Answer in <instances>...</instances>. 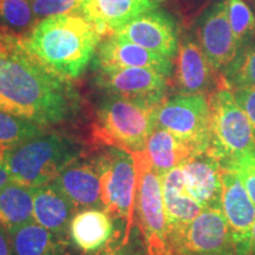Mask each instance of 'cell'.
<instances>
[{
  "instance_id": "1",
  "label": "cell",
  "mask_w": 255,
  "mask_h": 255,
  "mask_svg": "<svg viewBox=\"0 0 255 255\" xmlns=\"http://www.w3.org/2000/svg\"><path fill=\"white\" fill-rule=\"evenodd\" d=\"M77 104L70 81L47 69L24 36L0 27V110L49 127L71 119Z\"/></svg>"
},
{
  "instance_id": "2",
  "label": "cell",
  "mask_w": 255,
  "mask_h": 255,
  "mask_svg": "<svg viewBox=\"0 0 255 255\" xmlns=\"http://www.w3.org/2000/svg\"><path fill=\"white\" fill-rule=\"evenodd\" d=\"M102 32L82 13L41 19L25 34L28 49L47 69L66 81L81 77L95 58Z\"/></svg>"
},
{
  "instance_id": "3",
  "label": "cell",
  "mask_w": 255,
  "mask_h": 255,
  "mask_svg": "<svg viewBox=\"0 0 255 255\" xmlns=\"http://www.w3.org/2000/svg\"><path fill=\"white\" fill-rule=\"evenodd\" d=\"M81 149L70 137L46 130L5 150L2 161L12 181L37 188L52 182L64 168L77 161Z\"/></svg>"
},
{
  "instance_id": "4",
  "label": "cell",
  "mask_w": 255,
  "mask_h": 255,
  "mask_svg": "<svg viewBox=\"0 0 255 255\" xmlns=\"http://www.w3.org/2000/svg\"><path fill=\"white\" fill-rule=\"evenodd\" d=\"M159 104L108 95L96 115L95 138L129 152L143 151L156 126Z\"/></svg>"
},
{
  "instance_id": "5",
  "label": "cell",
  "mask_w": 255,
  "mask_h": 255,
  "mask_svg": "<svg viewBox=\"0 0 255 255\" xmlns=\"http://www.w3.org/2000/svg\"><path fill=\"white\" fill-rule=\"evenodd\" d=\"M210 139L207 154L220 164L255 148V133L250 120L235 101L223 79L208 96Z\"/></svg>"
},
{
  "instance_id": "6",
  "label": "cell",
  "mask_w": 255,
  "mask_h": 255,
  "mask_svg": "<svg viewBox=\"0 0 255 255\" xmlns=\"http://www.w3.org/2000/svg\"><path fill=\"white\" fill-rule=\"evenodd\" d=\"M131 154L137 169L135 215L142 235L144 255H173L161 176L152 168L144 150Z\"/></svg>"
},
{
  "instance_id": "7",
  "label": "cell",
  "mask_w": 255,
  "mask_h": 255,
  "mask_svg": "<svg viewBox=\"0 0 255 255\" xmlns=\"http://www.w3.org/2000/svg\"><path fill=\"white\" fill-rule=\"evenodd\" d=\"M101 175L103 209L113 216L126 221L122 242L131 238L135 218L137 188L136 162L131 152L110 146L95 159Z\"/></svg>"
},
{
  "instance_id": "8",
  "label": "cell",
  "mask_w": 255,
  "mask_h": 255,
  "mask_svg": "<svg viewBox=\"0 0 255 255\" xmlns=\"http://www.w3.org/2000/svg\"><path fill=\"white\" fill-rule=\"evenodd\" d=\"M156 126L187 143L196 155L206 152L210 139L208 97L202 94H178L164 98L156 111Z\"/></svg>"
},
{
  "instance_id": "9",
  "label": "cell",
  "mask_w": 255,
  "mask_h": 255,
  "mask_svg": "<svg viewBox=\"0 0 255 255\" xmlns=\"http://www.w3.org/2000/svg\"><path fill=\"white\" fill-rule=\"evenodd\" d=\"M169 240L173 255H237L231 229L219 208L203 209Z\"/></svg>"
},
{
  "instance_id": "10",
  "label": "cell",
  "mask_w": 255,
  "mask_h": 255,
  "mask_svg": "<svg viewBox=\"0 0 255 255\" xmlns=\"http://www.w3.org/2000/svg\"><path fill=\"white\" fill-rule=\"evenodd\" d=\"M195 37L215 72H223L237 58L241 46L229 23L226 0H214L195 24Z\"/></svg>"
},
{
  "instance_id": "11",
  "label": "cell",
  "mask_w": 255,
  "mask_h": 255,
  "mask_svg": "<svg viewBox=\"0 0 255 255\" xmlns=\"http://www.w3.org/2000/svg\"><path fill=\"white\" fill-rule=\"evenodd\" d=\"M96 83L108 95L161 103L168 88V77L152 69L122 68L97 70Z\"/></svg>"
},
{
  "instance_id": "12",
  "label": "cell",
  "mask_w": 255,
  "mask_h": 255,
  "mask_svg": "<svg viewBox=\"0 0 255 255\" xmlns=\"http://www.w3.org/2000/svg\"><path fill=\"white\" fill-rule=\"evenodd\" d=\"M113 34L171 59L176 56L180 41L177 21L161 8L133 18Z\"/></svg>"
},
{
  "instance_id": "13",
  "label": "cell",
  "mask_w": 255,
  "mask_h": 255,
  "mask_svg": "<svg viewBox=\"0 0 255 255\" xmlns=\"http://www.w3.org/2000/svg\"><path fill=\"white\" fill-rule=\"evenodd\" d=\"M221 210L231 229L237 255H251L255 205L237 175L221 168Z\"/></svg>"
},
{
  "instance_id": "14",
  "label": "cell",
  "mask_w": 255,
  "mask_h": 255,
  "mask_svg": "<svg viewBox=\"0 0 255 255\" xmlns=\"http://www.w3.org/2000/svg\"><path fill=\"white\" fill-rule=\"evenodd\" d=\"M96 70L145 68L161 72L169 78L173 75V59L131 41L111 34L101 41L95 55Z\"/></svg>"
},
{
  "instance_id": "15",
  "label": "cell",
  "mask_w": 255,
  "mask_h": 255,
  "mask_svg": "<svg viewBox=\"0 0 255 255\" xmlns=\"http://www.w3.org/2000/svg\"><path fill=\"white\" fill-rule=\"evenodd\" d=\"M175 64V85L180 94L206 95L214 83V69L199 40L188 33L178 41Z\"/></svg>"
},
{
  "instance_id": "16",
  "label": "cell",
  "mask_w": 255,
  "mask_h": 255,
  "mask_svg": "<svg viewBox=\"0 0 255 255\" xmlns=\"http://www.w3.org/2000/svg\"><path fill=\"white\" fill-rule=\"evenodd\" d=\"M76 210L103 208L101 175L97 164L92 162H72L51 182Z\"/></svg>"
},
{
  "instance_id": "17",
  "label": "cell",
  "mask_w": 255,
  "mask_h": 255,
  "mask_svg": "<svg viewBox=\"0 0 255 255\" xmlns=\"http://www.w3.org/2000/svg\"><path fill=\"white\" fill-rule=\"evenodd\" d=\"M188 194L203 209H221V165L207 152L193 156L181 165Z\"/></svg>"
},
{
  "instance_id": "18",
  "label": "cell",
  "mask_w": 255,
  "mask_h": 255,
  "mask_svg": "<svg viewBox=\"0 0 255 255\" xmlns=\"http://www.w3.org/2000/svg\"><path fill=\"white\" fill-rule=\"evenodd\" d=\"M113 216L100 208L83 209L69 225L71 244L83 254L94 255L108 247L115 237Z\"/></svg>"
},
{
  "instance_id": "19",
  "label": "cell",
  "mask_w": 255,
  "mask_h": 255,
  "mask_svg": "<svg viewBox=\"0 0 255 255\" xmlns=\"http://www.w3.org/2000/svg\"><path fill=\"white\" fill-rule=\"evenodd\" d=\"M164 0H85L81 13L103 32L121 26L152 9L159 8Z\"/></svg>"
},
{
  "instance_id": "20",
  "label": "cell",
  "mask_w": 255,
  "mask_h": 255,
  "mask_svg": "<svg viewBox=\"0 0 255 255\" xmlns=\"http://www.w3.org/2000/svg\"><path fill=\"white\" fill-rule=\"evenodd\" d=\"M161 183L170 239L171 235L189 225L203 208L188 194L181 167L162 175Z\"/></svg>"
},
{
  "instance_id": "21",
  "label": "cell",
  "mask_w": 255,
  "mask_h": 255,
  "mask_svg": "<svg viewBox=\"0 0 255 255\" xmlns=\"http://www.w3.org/2000/svg\"><path fill=\"white\" fill-rule=\"evenodd\" d=\"M76 208L52 183L34 188V221L59 237H69V225Z\"/></svg>"
},
{
  "instance_id": "22",
  "label": "cell",
  "mask_w": 255,
  "mask_h": 255,
  "mask_svg": "<svg viewBox=\"0 0 255 255\" xmlns=\"http://www.w3.org/2000/svg\"><path fill=\"white\" fill-rule=\"evenodd\" d=\"M144 151L159 176L171 169L181 167L190 157L196 156L187 143L157 126L149 136Z\"/></svg>"
},
{
  "instance_id": "23",
  "label": "cell",
  "mask_w": 255,
  "mask_h": 255,
  "mask_svg": "<svg viewBox=\"0 0 255 255\" xmlns=\"http://www.w3.org/2000/svg\"><path fill=\"white\" fill-rule=\"evenodd\" d=\"M34 188L11 182L0 189V226L9 234L34 221Z\"/></svg>"
},
{
  "instance_id": "24",
  "label": "cell",
  "mask_w": 255,
  "mask_h": 255,
  "mask_svg": "<svg viewBox=\"0 0 255 255\" xmlns=\"http://www.w3.org/2000/svg\"><path fill=\"white\" fill-rule=\"evenodd\" d=\"M14 255H68L69 242L32 221L9 234Z\"/></svg>"
},
{
  "instance_id": "25",
  "label": "cell",
  "mask_w": 255,
  "mask_h": 255,
  "mask_svg": "<svg viewBox=\"0 0 255 255\" xmlns=\"http://www.w3.org/2000/svg\"><path fill=\"white\" fill-rule=\"evenodd\" d=\"M47 127L17 115L0 110V148L4 150L45 132Z\"/></svg>"
},
{
  "instance_id": "26",
  "label": "cell",
  "mask_w": 255,
  "mask_h": 255,
  "mask_svg": "<svg viewBox=\"0 0 255 255\" xmlns=\"http://www.w3.org/2000/svg\"><path fill=\"white\" fill-rule=\"evenodd\" d=\"M37 23L31 0H0L1 28L25 36Z\"/></svg>"
},
{
  "instance_id": "27",
  "label": "cell",
  "mask_w": 255,
  "mask_h": 255,
  "mask_svg": "<svg viewBox=\"0 0 255 255\" xmlns=\"http://www.w3.org/2000/svg\"><path fill=\"white\" fill-rule=\"evenodd\" d=\"M222 79L231 90L255 87V39L242 47L237 58L222 72Z\"/></svg>"
},
{
  "instance_id": "28",
  "label": "cell",
  "mask_w": 255,
  "mask_h": 255,
  "mask_svg": "<svg viewBox=\"0 0 255 255\" xmlns=\"http://www.w3.org/2000/svg\"><path fill=\"white\" fill-rule=\"evenodd\" d=\"M229 23L241 49L255 39V14L245 0H226Z\"/></svg>"
},
{
  "instance_id": "29",
  "label": "cell",
  "mask_w": 255,
  "mask_h": 255,
  "mask_svg": "<svg viewBox=\"0 0 255 255\" xmlns=\"http://www.w3.org/2000/svg\"><path fill=\"white\" fill-rule=\"evenodd\" d=\"M220 165L221 168L233 171L240 178L251 200L255 205V148L242 152Z\"/></svg>"
},
{
  "instance_id": "30",
  "label": "cell",
  "mask_w": 255,
  "mask_h": 255,
  "mask_svg": "<svg viewBox=\"0 0 255 255\" xmlns=\"http://www.w3.org/2000/svg\"><path fill=\"white\" fill-rule=\"evenodd\" d=\"M85 0H31L38 21L57 14L81 13Z\"/></svg>"
},
{
  "instance_id": "31",
  "label": "cell",
  "mask_w": 255,
  "mask_h": 255,
  "mask_svg": "<svg viewBox=\"0 0 255 255\" xmlns=\"http://www.w3.org/2000/svg\"><path fill=\"white\" fill-rule=\"evenodd\" d=\"M232 91L235 101L238 102V104L250 120L255 133V87L238 88Z\"/></svg>"
},
{
  "instance_id": "32",
  "label": "cell",
  "mask_w": 255,
  "mask_h": 255,
  "mask_svg": "<svg viewBox=\"0 0 255 255\" xmlns=\"http://www.w3.org/2000/svg\"><path fill=\"white\" fill-rule=\"evenodd\" d=\"M94 255H144V248H143L142 242L137 245L136 242H132L130 238L128 242L121 241L119 245H109Z\"/></svg>"
},
{
  "instance_id": "33",
  "label": "cell",
  "mask_w": 255,
  "mask_h": 255,
  "mask_svg": "<svg viewBox=\"0 0 255 255\" xmlns=\"http://www.w3.org/2000/svg\"><path fill=\"white\" fill-rule=\"evenodd\" d=\"M170 1L186 15L194 13L197 9L208 7L207 5H210L213 2L212 0H170Z\"/></svg>"
},
{
  "instance_id": "34",
  "label": "cell",
  "mask_w": 255,
  "mask_h": 255,
  "mask_svg": "<svg viewBox=\"0 0 255 255\" xmlns=\"http://www.w3.org/2000/svg\"><path fill=\"white\" fill-rule=\"evenodd\" d=\"M0 255H14L8 233L0 226Z\"/></svg>"
},
{
  "instance_id": "35",
  "label": "cell",
  "mask_w": 255,
  "mask_h": 255,
  "mask_svg": "<svg viewBox=\"0 0 255 255\" xmlns=\"http://www.w3.org/2000/svg\"><path fill=\"white\" fill-rule=\"evenodd\" d=\"M11 175H9V171L6 164L4 163L2 159H0V189L4 188L6 184L11 182Z\"/></svg>"
},
{
  "instance_id": "36",
  "label": "cell",
  "mask_w": 255,
  "mask_h": 255,
  "mask_svg": "<svg viewBox=\"0 0 255 255\" xmlns=\"http://www.w3.org/2000/svg\"><path fill=\"white\" fill-rule=\"evenodd\" d=\"M251 255H255V220L252 227V240H251Z\"/></svg>"
},
{
  "instance_id": "37",
  "label": "cell",
  "mask_w": 255,
  "mask_h": 255,
  "mask_svg": "<svg viewBox=\"0 0 255 255\" xmlns=\"http://www.w3.org/2000/svg\"><path fill=\"white\" fill-rule=\"evenodd\" d=\"M5 150L2 148H0V159H2V156H4Z\"/></svg>"
},
{
  "instance_id": "38",
  "label": "cell",
  "mask_w": 255,
  "mask_h": 255,
  "mask_svg": "<svg viewBox=\"0 0 255 255\" xmlns=\"http://www.w3.org/2000/svg\"><path fill=\"white\" fill-rule=\"evenodd\" d=\"M254 1H255V0H254Z\"/></svg>"
}]
</instances>
